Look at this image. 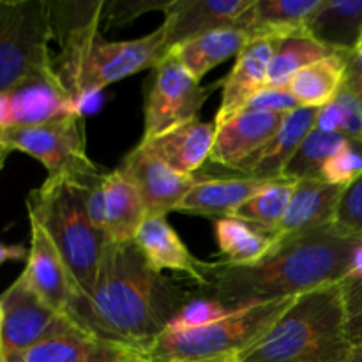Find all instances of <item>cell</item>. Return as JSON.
<instances>
[{"mask_svg":"<svg viewBox=\"0 0 362 362\" xmlns=\"http://www.w3.org/2000/svg\"><path fill=\"white\" fill-rule=\"evenodd\" d=\"M11 127V103L7 92H0V134Z\"/></svg>","mask_w":362,"mask_h":362,"instance_id":"42","label":"cell"},{"mask_svg":"<svg viewBox=\"0 0 362 362\" xmlns=\"http://www.w3.org/2000/svg\"><path fill=\"white\" fill-rule=\"evenodd\" d=\"M88 180L46 179L27 198L28 219L46 230L87 297L94 290L103 251L108 244L105 233L95 228L88 216Z\"/></svg>","mask_w":362,"mask_h":362,"instance_id":"5","label":"cell"},{"mask_svg":"<svg viewBox=\"0 0 362 362\" xmlns=\"http://www.w3.org/2000/svg\"><path fill=\"white\" fill-rule=\"evenodd\" d=\"M278 179V177H276ZM272 179H255L246 175H226L198 180L186 194L175 212L207 218H230Z\"/></svg>","mask_w":362,"mask_h":362,"instance_id":"20","label":"cell"},{"mask_svg":"<svg viewBox=\"0 0 362 362\" xmlns=\"http://www.w3.org/2000/svg\"><path fill=\"white\" fill-rule=\"evenodd\" d=\"M296 297L239 308L221 320L194 329L166 327L140 356L148 362H205L239 357L253 346L288 310Z\"/></svg>","mask_w":362,"mask_h":362,"instance_id":"6","label":"cell"},{"mask_svg":"<svg viewBox=\"0 0 362 362\" xmlns=\"http://www.w3.org/2000/svg\"><path fill=\"white\" fill-rule=\"evenodd\" d=\"M350 55L334 53L293 74L286 88L296 98L300 108L320 110L338 98L346 83Z\"/></svg>","mask_w":362,"mask_h":362,"instance_id":"26","label":"cell"},{"mask_svg":"<svg viewBox=\"0 0 362 362\" xmlns=\"http://www.w3.org/2000/svg\"><path fill=\"white\" fill-rule=\"evenodd\" d=\"M136 350L98 338L83 329L53 336L18 357L14 362H124Z\"/></svg>","mask_w":362,"mask_h":362,"instance_id":"21","label":"cell"},{"mask_svg":"<svg viewBox=\"0 0 362 362\" xmlns=\"http://www.w3.org/2000/svg\"><path fill=\"white\" fill-rule=\"evenodd\" d=\"M315 127L343 134L346 140L362 147V98L345 85L331 105L318 110Z\"/></svg>","mask_w":362,"mask_h":362,"instance_id":"32","label":"cell"},{"mask_svg":"<svg viewBox=\"0 0 362 362\" xmlns=\"http://www.w3.org/2000/svg\"><path fill=\"white\" fill-rule=\"evenodd\" d=\"M147 80L144 95V136L152 140L189 120L198 119L214 88L204 87L172 53L165 57Z\"/></svg>","mask_w":362,"mask_h":362,"instance_id":"9","label":"cell"},{"mask_svg":"<svg viewBox=\"0 0 362 362\" xmlns=\"http://www.w3.org/2000/svg\"><path fill=\"white\" fill-rule=\"evenodd\" d=\"M346 324L354 349L362 346V281L343 283Z\"/></svg>","mask_w":362,"mask_h":362,"instance_id":"38","label":"cell"},{"mask_svg":"<svg viewBox=\"0 0 362 362\" xmlns=\"http://www.w3.org/2000/svg\"><path fill=\"white\" fill-rule=\"evenodd\" d=\"M286 115L272 112H240L216 126L218 129L209 163L240 175L276 136Z\"/></svg>","mask_w":362,"mask_h":362,"instance_id":"11","label":"cell"},{"mask_svg":"<svg viewBox=\"0 0 362 362\" xmlns=\"http://www.w3.org/2000/svg\"><path fill=\"white\" fill-rule=\"evenodd\" d=\"M168 4L170 0H112V2H105L103 20L106 21L108 28H119L129 25L131 21L148 11L158 9L163 13Z\"/></svg>","mask_w":362,"mask_h":362,"instance_id":"35","label":"cell"},{"mask_svg":"<svg viewBox=\"0 0 362 362\" xmlns=\"http://www.w3.org/2000/svg\"><path fill=\"white\" fill-rule=\"evenodd\" d=\"M216 124L193 119L152 140L140 141V147L158 156L161 161L184 175H197L209 161L216 138Z\"/></svg>","mask_w":362,"mask_h":362,"instance_id":"18","label":"cell"},{"mask_svg":"<svg viewBox=\"0 0 362 362\" xmlns=\"http://www.w3.org/2000/svg\"><path fill=\"white\" fill-rule=\"evenodd\" d=\"M124 362H148L147 359H145V357H141L140 356V354H134V356H131L129 357V359H126V361H124Z\"/></svg>","mask_w":362,"mask_h":362,"instance_id":"44","label":"cell"},{"mask_svg":"<svg viewBox=\"0 0 362 362\" xmlns=\"http://www.w3.org/2000/svg\"><path fill=\"white\" fill-rule=\"evenodd\" d=\"M334 53L336 52L329 49L322 42L315 41L308 32L281 39L271 62V69H269L267 87L286 88L293 74Z\"/></svg>","mask_w":362,"mask_h":362,"instance_id":"30","label":"cell"},{"mask_svg":"<svg viewBox=\"0 0 362 362\" xmlns=\"http://www.w3.org/2000/svg\"><path fill=\"white\" fill-rule=\"evenodd\" d=\"M306 32L336 53H354L362 37V0H322Z\"/></svg>","mask_w":362,"mask_h":362,"instance_id":"24","label":"cell"},{"mask_svg":"<svg viewBox=\"0 0 362 362\" xmlns=\"http://www.w3.org/2000/svg\"><path fill=\"white\" fill-rule=\"evenodd\" d=\"M317 108H297L290 112L283 120V126L279 127L276 136L269 141L267 147L240 175L255 177V179L283 177L290 159L293 158L308 134L317 126Z\"/></svg>","mask_w":362,"mask_h":362,"instance_id":"23","label":"cell"},{"mask_svg":"<svg viewBox=\"0 0 362 362\" xmlns=\"http://www.w3.org/2000/svg\"><path fill=\"white\" fill-rule=\"evenodd\" d=\"M0 331H2V308H0Z\"/></svg>","mask_w":362,"mask_h":362,"instance_id":"47","label":"cell"},{"mask_svg":"<svg viewBox=\"0 0 362 362\" xmlns=\"http://www.w3.org/2000/svg\"><path fill=\"white\" fill-rule=\"evenodd\" d=\"M7 95L11 103V127L41 126L67 117L83 115L76 101L62 87L55 71L16 85Z\"/></svg>","mask_w":362,"mask_h":362,"instance_id":"16","label":"cell"},{"mask_svg":"<svg viewBox=\"0 0 362 362\" xmlns=\"http://www.w3.org/2000/svg\"><path fill=\"white\" fill-rule=\"evenodd\" d=\"M362 175V147L349 144L324 163L320 170V180L338 187H349Z\"/></svg>","mask_w":362,"mask_h":362,"instance_id":"33","label":"cell"},{"mask_svg":"<svg viewBox=\"0 0 362 362\" xmlns=\"http://www.w3.org/2000/svg\"><path fill=\"white\" fill-rule=\"evenodd\" d=\"M205 362H239V357H221V359L205 361Z\"/></svg>","mask_w":362,"mask_h":362,"instance_id":"45","label":"cell"},{"mask_svg":"<svg viewBox=\"0 0 362 362\" xmlns=\"http://www.w3.org/2000/svg\"><path fill=\"white\" fill-rule=\"evenodd\" d=\"M147 211L140 193L117 166L105 175V221L108 243H133Z\"/></svg>","mask_w":362,"mask_h":362,"instance_id":"25","label":"cell"},{"mask_svg":"<svg viewBox=\"0 0 362 362\" xmlns=\"http://www.w3.org/2000/svg\"><path fill=\"white\" fill-rule=\"evenodd\" d=\"M361 239L329 225L285 237L257 264L205 262L204 281L193 293L239 310L341 283Z\"/></svg>","mask_w":362,"mask_h":362,"instance_id":"1","label":"cell"},{"mask_svg":"<svg viewBox=\"0 0 362 362\" xmlns=\"http://www.w3.org/2000/svg\"><path fill=\"white\" fill-rule=\"evenodd\" d=\"M354 350L343 283H331L297 296L239 362H350Z\"/></svg>","mask_w":362,"mask_h":362,"instance_id":"4","label":"cell"},{"mask_svg":"<svg viewBox=\"0 0 362 362\" xmlns=\"http://www.w3.org/2000/svg\"><path fill=\"white\" fill-rule=\"evenodd\" d=\"M350 362H362V354L357 352V350H354L352 361H350Z\"/></svg>","mask_w":362,"mask_h":362,"instance_id":"46","label":"cell"},{"mask_svg":"<svg viewBox=\"0 0 362 362\" xmlns=\"http://www.w3.org/2000/svg\"><path fill=\"white\" fill-rule=\"evenodd\" d=\"M27 258H28V251L27 247L21 246V244H13V246L0 244V265L6 264V262L27 260Z\"/></svg>","mask_w":362,"mask_h":362,"instance_id":"40","label":"cell"},{"mask_svg":"<svg viewBox=\"0 0 362 362\" xmlns=\"http://www.w3.org/2000/svg\"><path fill=\"white\" fill-rule=\"evenodd\" d=\"M359 48H362V37H361V42H359Z\"/></svg>","mask_w":362,"mask_h":362,"instance_id":"49","label":"cell"},{"mask_svg":"<svg viewBox=\"0 0 362 362\" xmlns=\"http://www.w3.org/2000/svg\"><path fill=\"white\" fill-rule=\"evenodd\" d=\"M0 362H14L45 339L81 329L46 304L28 285L23 272L0 296Z\"/></svg>","mask_w":362,"mask_h":362,"instance_id":"10","label":"cell"},{"mask_svg":"<svg viewBox=\"0 0 362 362\" xmlns=\"http://www.w3.org/2000/svg\"><path fill=\"white\" fill-rule=\"evenodd\" d=\"M279 39L274 37H255L235 57L232 71L223 80V95L216 113V126L244 112L247 103L267 87L269 69Z\"/></svg>","mask_w":362,"mask_h":362,"instance_id":"15","label":"cell"},{"mask_svg":"<svg viewBox=\"0 0 362 362\" xmlns=\"http://www.w3.org/2000/svg\"><path fill=\"white\" fill-rule=\"evenodd\" d=\"M345 85L362 98V48H357L349 57V74Z\"/></svg>","mask_w":362,"mask_h":362,"instance_id":"39","label":"cell"},{"mask_svg":"<svg viewBox=\"0 0 362 362\" xmlns=\"http://www.w3.org/2000/svg\"><path fill=\"white\" fill-rule=\"evenodd\" d=\"M52 11L46 0H0V92L53 71Z\"/></svg>","mask_w":362,"mask_h":362,"instance_id":"7","label":"cell"},{"mask_svg":"<svg viewBox=\"0 0 362 362\" xmlns=\"http://www.w3.org/2000/svg\"><path fill=\"white\" fill-rule=\"evenodd\" d=\"M354 281H362V239L357 244L356 251L352 255V260H350L349 271H346L345 279L341 283H354Z\"/></svg>","mask_w":362,"mask_h":362,"instance_id":"41","label":"cell"},{"mask_svg":"<svg viewBox=\"0 0 362 362\" xmlns=\"http://www.w3.org/2000/svg\"><path fill=\"white\" fill-rule=\"evenodd\" d=\"M300 108L299 103L296 101L292 94H290L288 88H272L265 87L264 90L258 92L247 106L244 108V112H272V113H286L293 112V110Z\"/></svg>","mask_w":362,"mask_h":362,"instance_id":"37","label":"cell"},{"mask_svg":"<svg viewBox=\"0 0 362 362\" xmlns=\"http://www.w3.org/2000/svg\"><path fill=\"white\" fill-rule=\"evenodd\" d=\"M28 285L59 313L73 320L78 300L85 296L74 281L59 250L39 223L30 219V250L23 269Z\"/></svg>","mask_w":362,"mask_h":362,"instance_id":"12","label":"cell"},{"mask_svg":"<svg viewBox=\"0 0 362 362\" xmlns=\"http://www.w3.org/2000/svg\"><path fill=\"white\" fill-rule=\"evenodd\" d=\"M322 6V0H255L235 27L243 28L251 39H285L306 32L311 16Z\"/></svg>","mask_w":362,"mask_h":362,"instance_id":"22","label":"cell"},{"mask_svg":"<svg viewBox=\"0 0 362 362\" xmlns=\"http://www.w3.org/2000/svg\"><path fill=\"white\" fill-rule=\"evenodd\" d=\"M345 189L346 187L331 186L320 179L297 180L288 211L274 235L281 240L297 233L334 225L336 212Z\"/></svg>","mask_w":362,"mask_h":362,"instance_id":"19","label":"cell"},{"mask_svg":"<svg viewBox=\"0 0 362 362\" xmlns=\"http://www.w3.org/2000/svg\"><path fill=\"white\" fill-rule=\"evenodd\" d=\"M251 41V35L246 30L237 27L219 28L209 34L198 35L191 41L182 42L170 49L172 53L198 81L232 57L243 52L244 46Z\"/></svg>","mask_w":362,"mask_h":362,"instance_id":"27","label":"cell"},{"mask_svg":"<svg viewBox=\"0 0 362 362\" xmlns=\"http://www.w3.org/2000/svg\"><path fill=\"white\" fill-rule=\"evenodd\" d=\"M232 308H226L223 304H219L218 300L205 299V297L194 296L182 310L177 313V317L173 318L168 324V329H177V331H182V329H194L202 327V325L212 324L216 320H221L226 315L232 313Z\"/></svg>","mask_w":362,"mask_h":362,"instance_id":"34","label":"cell"},{"mask_svg":"<svg viewBox=\"0 0 362 362\" xmlns=\"http://www.w3.org/2000/svg\"><path fill=\"white\" fill-rule=\"evenodd\" d=\"M193 297L156 272L134 243H108L94 290L78 300L73 322L98 338L140 352Z\"/></svg>","mask_w":362,"mask_h":362,"instance_id":"2","label":"cell"},{"mask_svg":"<svg viewBox=\"0 0 362 362\" xmlns=\"http://www.w3.org/2000/svg\"><path fill=\"white\" fill-rule=\"evenodd\" d=\"M297 187V180L288 177H278L272 179L265 187H262L257 194L250 198L244 205H240L232 218L243 219L251 223L265 232L276 233L281 219L285 218L286 211L292 202L293 191Z\"/></svg>","mask_w":362,"mask_h":362,"instance_id":"29","label":"cell"},{"mask_svg":"<svg viewBox=\"0 0 362 362\" xmlns=\"http://www.w3.org/2000/svg\"><path fill=\"white\" fill-rule=\"evenodd\" d=\"M105 2H49L53 39L60 46L53 57V71L81 113L85 103L103 88L154 69L168 55L163 25L144 37L108 41L101 32Z\"/></svg>","mask_w":362,"mask_h":362,"instance_id":"3","label":"cell"},{"mask_svg":"<svg viewBox=\"0 0 362 362\" xmlns=\"http://www.w3.org/2000/svg\"><path fill=\"white\" fill-rule=\"evenodd\" d=\"M119 168L140 193L147 216L175 212L180 202L200 180L197 175L177 172L140 145L124 156Z\"/></svg>","mask_w":362,"mask_h":362,"instance_id":"13","label":"cell"},{"mask_svg":"<svg viewBox=\"0 0 362 362\" xmlns=\"http://www.w3.org/2000/svg\"><path fill=\"white\" fill-rule=\"evenodd\" d=\"M147 264L161 274V271L182 272L202 285L204 281V260L193 257L179 233L170 225L166 214H151L145 218L133 240Z\"/></svg>","mask_w":362,"mask_h":362,"instance_id":"17","label":"cell"},{"mask_svg":"<svg viewBox=\"0 0 362 362\" xmlns=\"http://www.w3.org/2000/svg\"><path fill=\"white\" fill-rule=\"evenodd\" d=\"M0 144L9 152L20 151L41 163L48 170L46 179L87 180L103 173L87 154L83 115L41 126L7 127Z\"/></svg>","mask_w":362,"mask_h":362,"instance_id":"8","label":"cell"},{"mask_svg":"<svg viewBox=\"0 0 362 362\" xmlns=\"http://www.w3.org/2000/svg\"><path fill=\"white\" fill-rule=\"evenodd\" d=\"M356 350H357V352H361V354H362V346H357Z\"/></svg>","mask_w":362,"mask_h":362,"instance_id":"48","label":"cell"},{"mask_svg":"<svg viewBox=\"0 0 362 362\" xmlns=\"http://www.w3.org/2000/svg\"><path fill=\"white\" fill-rule=\"evenodd\" d=\"M7 156H9V151H7V148L0 144V170L4 168V163H6Z\"/></svg>","mask_w":362,"mask_h":362,"instance_id":"43","label":"cell"},{"mask_svg":"<svg viewBox=\"0 0 362 362\" xmlns=\"http://www.w3.org/2000/svg\"><path fill=\"white\" fill-rule=\"evenodd\" d=\"M334 225L343 232L362 237V175L343 191Z\"/></svg>","mask_w":362,"mask_h":362,"instance_id":"36","label":"cell"},{"mask_svg":"<svg viewBox=\"0 0 362 362\" xmlns=\"http://www.w3.org/2000/svg\"><path fill=\"white\" fill-rule=\"evenodd\" d=\"M214 235L225 262L235 265L257 264L267 257L279 239L271 232L258 228L237 218H219L214 223Z\"/></svg>","mask_w":362,"mask_h":362,"instance_id":"28","label":"cell"},{"mask_svg":"<svg viewBox=\"0 0 362 362\" xmlns=\"http://www.w3.org/2000/svg\"><path fill=\"white\" fill-rule=\"evenodd\" d=\"M255 0H170L163 14L166 52L198 35L235 27Z\"/></svg>","mask_w":362,"mask_h":362,"instance_id":"14","label":"cell"},{"mask_svg":"<svg viewBox=\"0 0 362 362\" xmlns=\"http://www.w3.org/2000/svg\"><path fill=\"white\" fill-rule=\"evenodd\" d=\"M345 144H349V140L343 134L327 133L315 127L303 141L299 151L290 159L283 177L293 180L320 179V170L324 163Z\"/></svg>","mask_w":362,"mask_h":362,"instance_id":"31","label":"cell"}]
</instances>
